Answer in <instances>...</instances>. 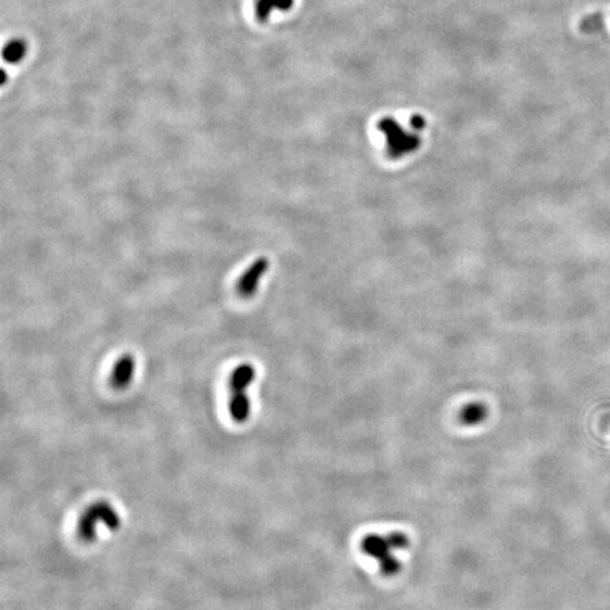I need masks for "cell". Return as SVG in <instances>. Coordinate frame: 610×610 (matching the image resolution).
Segmentation results:
<instances>
[{"mask_svg": "<svg viewBox=\"0 0 610 610\" xmlns=\"http://www.w3.org/2000/svg\"><path fill=\"white\" fill-rule=\"evenodd\" d=\"M408 546V537L403 532H392L387 535L372 534L363 540L362 548L377 561L384 575H393L400 570L397 552Z\"/></svg>", "mask_w": 610, "mask_h": 610, "instance_id": "cell-1", "label": "cell"}, {"mask_svg": "<svg viewBox=\"0 0 610 610\" xmlns=\"http://www.w3.org/2000/svg\"><path fill=\"white\" fill-rule=\"evenodd\" d=\"M486 417V408L480 404H472L468 406L465 410L462 411V423L467 425H478L479 423H482Z\"/></svg>", "mask_w": 610, "mask_h": 610, "instance_id": "cell-8", "label": "cell"}, {"mask_svg": "<svg viewBox=\"0 0 610 610\" xmlns=\"http://www.w3.org/2000/svg\"><path fill=\"white\" fill-rule=\"evenodd\" d=\"M101 524L113 531L121 524L116 508L110 503L102 500L91 504L84 511L77 526V534L84 543H92L96 539L97 526Z\"/></svg>", "mask_w": 610, "mask_h": 610, "instance_id": "cell-3", "label": "cell"}, {"mask_svg": "<svg viewBox=\"0 0 610 610\" xmlns=\"http://www.w3.org/2000/svg\"><path fill=\"white\" fill-rule=\"evenodd\" d=\"M134 369H136V362L132 355L128 353L119 357L112 369L110 384L117 390L126 388L134 377Z\"/></svg>", "mask_w": 610, "mask_h": 610, "instance_id": "cell-5", "label": "cell"}, {"mask_svg": "<svg viewBox=\"0 0 610 610\" xmlns=\"http://www.w3.org/2000/svg\"><path fill=\"white\" fill-rule=\"evenodd\" d=\"M268 266H270V261H268L267 257H259L255 260V263L248 268L246 273L240 277L237 283V291L242 297H252L255 294Z\"/></svg>", "mask_w": 610, "mask_h": 610, "instance_id": "cell-4", "label": "cell"}, {"mask_svg": "<svg viewBox=\"0 0 610 610\" xmlns=\"http://www.w3.org/2000/svg\"><path fill=\"white\" fill-rule=\"evenodd\" d=\"M256 377V371L252 364H239L231 376V403L229 411L233 421L242 424L246 423L252 412L250 397L248 396V388Z\"/></svg>", "mask_w": 610, "mask_h": 610, "instance_id": "cell-2", "label": "cell"}, {"mask_svg": "<svg viewBox=\"0 0 610 610\" xmlns=\"http://www.w3.org/2000/svg\"><path fill=\"white\" fill-rule=\"evenodd\" d=\"M294 5V0H256V17L261 21L267 20L273 9L288 10Z\"/></svg>", "mask_w": 610, "mask_h": 610, "instance_id": "cell-6", "label": "cell"}, {"mask_svg": "<svg viewBox=\"0 0 610 610\" xmlns=\"http://www.w3.org/2000/svg\"><path fill=\"white\" fill-rule=\"evenodd\" d=\"M26 50H27L26 41L19 40V38L12 40L3 48V60L6 62L16 64V62L21 61L24 58V56H26Z\"/></svg>", "mask_w": 610, "mask_h": 610, "instance_id": "cell-7", "label": "cell"}]
</instances>
